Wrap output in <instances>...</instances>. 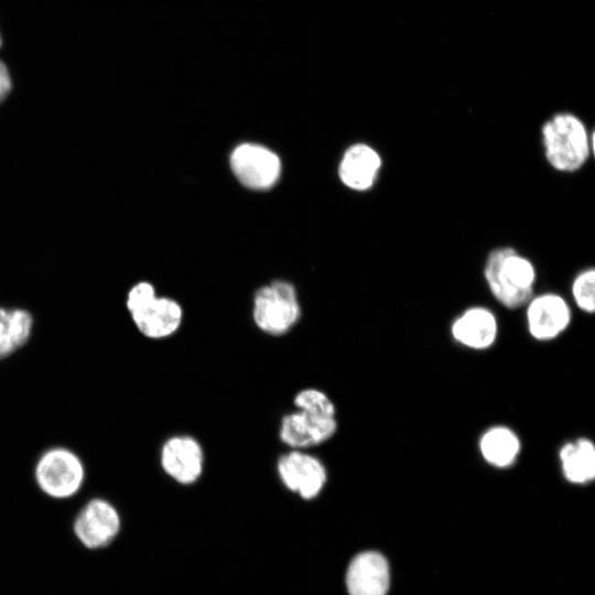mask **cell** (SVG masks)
<instances>
[{"label": "cell", "mask_w": 595, "mask_h": 595, "mask_svg": "<svg viewBox=\"0 0 595 595\" xmlns=\"http://www.w3.org/2000/svg\"><path fill=\"white\" fill-rule=\"evenodd\" d=\"M483 275L491 296L507 310H518L534 294L536 264L510 246L491 249L486 256Z\"/></svg>", "instance_id": "obj_1"}, {"label": "cell", "mask_w": 595, "mask_h": 595, "mask_svg": "<svg viewBox=\"0 0 595 595\" xmlns=\"http://www.w3.org/2000/svg\"><path fill=\"white\" fill-rule=\"evenodd\" d=\"M543 155L556 172L571 174L582 170L594 152V133L581 117L559 111L540 130Z\"/></svg>", "instance_id": "obj_2"}, {"label": "cell", "mask_w": 595, "mask_h": 595, "mask_svg": "<svg viewBox=\"0 0 595 595\" xmlns=\"http://www.w3.org/2000/svg\"><path fill=\"white\" fill-rule=\"evenodd\" d=\"M34 477L45 495L55 499H66L82 488L85 467L73 451L54 447L41 455L34 468Z\"/></svg>", "instance_id": "obj_3"}, {"label": "cell", "mask_w": 595, "mask_h": 595, "mask_svg": "<svg viewBox=\"0 0 595 595\" xmlns=\"http://www.w3.org/2000/svg\"><path fill=\"white\" fill-rule=\"evenodd\" d=\"M253 321L264 333L283 335L300 317V305L292 284L284 281L272 282L255 295Z\"/></svg>", "instance_id": "obj_4"}, {"label": "cell", "mask_w": 595, "mask_h": 595, "mask_svg": "<svg viewBox=\"0 0 595 595\" xmlns=\"http://www.w3.org/2000/svg\"><path fill=\"white\" fill-rule=\"evenodd\" d=\"M523 307L527 331L537 342L555 340L571 326L572 309L560 293L552 291L534 293Z\"/></svg>", "instance_id": "obj_5"}, {"label": "cell", "mask_w": 595, "mask_h": 595, "mask_svg": "<svg viewBox=\"0 0 595 595\" xmlns=\"http://www.w3.org/2000/svg\"><path fill=\"white\" fill-rule=\"evenodd\" d=\"M277 472L283 486L304 500L316 498L327 483L325 465L304 450H291L281 455Z\"/></svg>", "instance_id": "obj_6"}, {"label": "cell", "mask_w": 595, "mask_h": 595, "mask_svg": "<svg viewBox=\"0 0 595 595\" xmlns=\"http://www.w3.org/2000/svg\"><path fill=\"white\" fill-rule=\"evenodd\" d=\"M121 519L116 507L106 499L89 500L74 520V533L88 549H100L110 544L120 531Z\"/></svg>", "instance_id": "obj_7"}, {"label": "cell", "mask_w": 595, "mask_h": 595, "mask_svg": "<svg viewBox=\"0 0 595 595\" xmlns=\"http://www.w3.org/2000/svg\"><path fill=\"white\" fill-rule=\"evenodd\" d=\"M230 166L237 178L252 190H267L279 178L281 163L271 150L253 143L235 148Z\"/></svg>", "instance_id": "obj_8"}, {"label": "cell", "mask_w": 595, "mask_h": 595, "mask_svg": "<svg viewBox=\"0 0 595 595\" xmlns=\"http://www.w3.org/2000/svg\"><path fill=\"white\" fill-rule=\"evenodd\" d=\"M163 472L180 485L195 484L204 470V451L193 436L182 434L169 437L160 451Z\"/></svg>", "instance_id": "obj_9"}, {"label": "cell", "mask_w": 595, "mask_h": 595, "mask_svg": "<svg viewBox=\"0 0 595 595\" xmlns=\"http://www.w3.org/2000/svg\"><path fill=\"white\" fill-rule=\"evenodd\" d=\"M450 333L462 347L484 351L498 339L499 322L493 310L484 305H472L463 310L451 323Z\"/></svg>", "instance_id": "obj_10"}, {"label": "cell", "mask_w": 595, "mask_h": 595, "mask_svg": "<svg viewBox=\"0 0 595 595\" xmlns=\"http://www.w3.org/2000/svg\"><path fill=\"white\" fill-rule=\"evenodd\" d=\"M336 431V418L295 410L282 416L279 437L291 450H306L328 441Z\"/></svg>", "instance_id": "obj_11"}, {"label": "cell", "mask_w": 595, "mask_h": 595, "mask_svg": "<svg viewBox=\"0 0 595 595\" xmlns=\"http://www.w3.org/2000/svg\"><path fill=\"white\" fill-rule=\"evenodd\" d=\"M382 169V158L371 145L358 142L348 147L339 162L342 183L356 192L369 191L376 184Z\"/></svg>", "instance_id": "obj_12"}, {"label": "cell", "mask_w": 595, "mask_h": 595, "mask_svg": "<svg viewBox=\"0 0 595 595\" xmlns=\"http://www.w3.org/2000/svg\"><path fill=\"white\" fill-rule=\"evenodd\" d=\"M346 584L350 595H386L389 587L387 560L375 551L359 553L349 564Z\"/></svg>", "instance_id": "obj_13"}, {"label": "cell", "mask_w": 595, "mask_h": 595, "mask_svg": "<svg viewBox=\"0 0 595 595\" xmlns=\"http://www.w3.org/2000/svg\"><path fill=\"white\" fill-rule=\"evenodd\" d=\"M130 316L142 335L161 339L173 335L178 329L183 313L176 301L155 296Z\"/></svg>", "instance_id": "obj_14"}, {"label": "cell", "mask_w": 595, "mask_h": 595, "mask_svg": "<svg viewBox=\"0 0 595 595\" xmlns=\"http://www.w3.org/2000/svg\"><path fill=\"white\" fill-rule=\"evenodd\" d=\"M521 440L508 425L495 424L479 436L478 451L484 462L497 469L512 467L521 453Z\"/></svg>", "instance_id": "obj_15"}, {"label": "cell", "mask_w": 595, "mask_h": 595, "mask_svg": "<svg viewBox=\"0 0 595 595\" xmlns=\"http://www.w3.org/2000/svg\"><path fill=\"white\" fill-rule=\"evenodd\" d=\"M563 478L572 485L584 486L595 479V445L585 436L567 441L559 450Z\"/></svg>", "instance_id": "obj_16"}, {"label": "cell", "mask_w": 595, "mask_h": 595, "mask_svg": "<svg viewBox=\"0 0 595 595\" xmlns=\"http://www.w3.org/2000/svg\"><path fill=\"white\" fill-rule=\"evenodd\" d=\"M32 328L33 317L28 310L0 307V359L25 345Z\"/></svg>", "instance_id": "obj_17"}, {"label": "cell", "mask_w": 595, "mask_h": 595, "mask_svg": "<svg viewBox=\"0 0 595 595\" xmlns=\"http://www.w3.org/2000/svg\"><path fill=\"white\" fill-rule=\"evenodd\" d=\"M571 296L575 306L585 314L595 311V270L593 267L578 271L571 282Z\"/></svg>", "instance_id": "obj_18"}, {"label": "cell", "mask_w": 595, "mask_h": 595, "mask_svg": "<svg viewBox=\"0 0 595 595\" xmlns=\"http://www.w3.org/2000/svg\"><path fill=\"white\" fill-rule=\"evenodd\" d=\"M296 410L318 415L336 418V408L332 399L322 390L305 388L300 390L293 399Z\"/></svg>", "instance_id": "obj_19"}, {"label": "cell", "mask_w": 595, "mask_h": 595, "mask_svg": "<svg viewBox=\"0 0 595 595\" xmlns=\"http://www.w3.org/2000/svg\"><path fill=\"white\" fill-rule=\"evenodd\" d=\"M156 296L154 286L145 281L134 284L128 292L126 305L128 312L136 313Z\"/></svg>", "instance_id": "obj_20"}, {"label": "cell", "mask_w": 595, "mask_h": 595, "mask_svg": "<svg viewBox=\"0 0 595 595\" xmlns=\"http://www.w3.org/2000/svg\"><path fill=\"white\" fill-rule=\"evenodd\" d=\"M12 77L6 63L0 60V102L4 101L12 91Z\"/></svg>", "instance_id": "obj_21"}, {"label": "cell", "mask_w": 595, "mask_h": 595, "mask_svg": "<svg viewBox=\"0 0 595 595\" xmlns=\"http://www.w3.org/2000/svg\"><path fill=\"white\" fill-rule=\"evenodd\" d=\"M0 45H1V36H0Z\"/></svg>", "instance_id": "obj_22"}]
</instances>
